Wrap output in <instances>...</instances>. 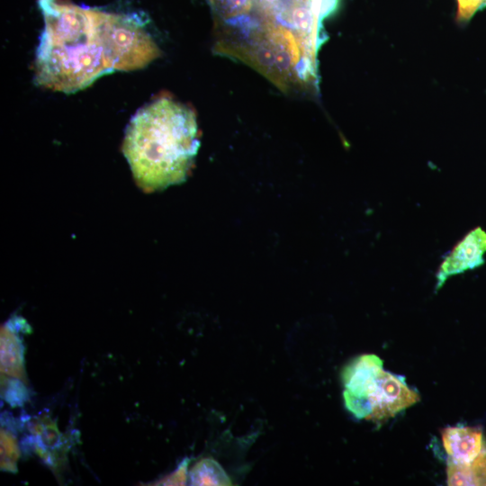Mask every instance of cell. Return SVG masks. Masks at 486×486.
Returning a JSON list of instances; mask_svg holds the SVG:
<instances>
[{"label": "cell", "mask_w": 486, "mask_h": 486, "mask_svg": "<svg viewBox=\"0 0 486 486\" xmlns=\"http://www.w3.org/2000/svg\"><path fill=\"white\" fill-rule=\"evenodd\" d=\"M194 112L166 96L140 108L127 126L122 152L138 185L151 192L184 181L200 140Z\"/></svg>", "instance_id": "cell-1"}, {"label": "cell", "mask_w": 486, "mask_h": 486, "mask_svg": "<svg viewBox=\"0 0 486 486\" xmlns=\"http://www.w3.org/2000/svg\"><path fill=\"white\" fill-rule=\"evenodd\" d=\"M39 4L44 20L34 62L39 86L70 94L112 72L96 9L60 0H40Z\"/></svg>", "instance_id": "cell-2"}, {"label": "cell", "mask_w": 486, "mask_h": 486, "mask_svg": "<svg viewBox=\"0 0 486 486\" xmlns=\"http://www.w3.org/2000/svg\"><path fill=\"white\" fill-rule=\"evenodd\" d=\"M96 17L112 72L140 69L159 57L157 43L136 18L98 9Z\"/></svg>", "instance_id": "cell-3"}, {"label": "cell", "mask_w": 486, "mask_h": 486, "mask_svg": "<svg viewBox=\"0 0 486 486\" xmlns=\"http://www.w3.org/2000/svg\"><path fill=\"white\" fill-rule=\"evenodd\" d=\"M382 360L374 354H363L341 371L346 409L356 418L368 419L371 410L368 396L378 374L383 370Z\"/></svg>", "instance_id": "cell-4"}, {"label": "cell", "mask_w": 486, "mask_h": 486, "mask_svg": "<svg viewBox=\"0 0 486 486\" xmlns=\"http://www.w3.org/2000/svg\"><path fill=\"white\" fill-rule=\"evenodd\" d=\"M419 400V393L407 384L404 376L382 370L368 397L371 414L367 420L382 425Z\"/></svg>", "instance_id": "cell-5"}, {"label": "cell", "mask_w": 486, "mask_h": 486, "mask_svg": "<svg viewBox=\"0 0 486 486\" xmlns=\"http://www.w3.org/2000/svg\"><path fill=\"white\" fill-rule=\"evenodd\" d=\"M486 253V231L481 227L470 230L443 258L436 274V290L453 275L481 266Z\"/></svg>", "instance_id": "cell-6"}, {"label": "cell", "mask_w": 486, "mask_h": 486, "mask_svg": "<svg viewBox=\"0 0 486 486\" xmlns=\"http://www.w3.org/2000/svg\"><path fill=\"white\" fill-rule=\"evenodd\" d=\"M443 447L448 458L459 463H471L482 452L486 441L480 428L447 427L441 430Z\"/></svg>", "instance_id": "cell-7"}, {"label": "cell", "mask_w": 486, "mask_h": 486, "mask_svg": "<svg viewBox=\"0 0 486 486\" xmlns=\"http://www.w3.org/2000/svg\"><path fill=\"white\" fill-rule=\"evenodd\" d=\"M20 332L22 331L10 320L1 328V373L25 380L24 346L18 336Z\"/></svg>", "instance_id": "cell-8"}, {"label": "cell", "mask_w": 486, "mask_h": 486, "mask_svg": "<svg viewBox=\"0 0 486 486\" xmlns=\"http://www.w3.org/2000/svg\"><path fill=\"white\" fill-rule=\"evenodd\" d=\"M446 482L449 486L486 485V443L471 463H459L447 458Z\"/></svg>", "instance_id": "cell-9"}, {"label": "cell", "mask_w": 486, "mask_h": 486, "mask_svg": "<svg viewBox=\"0 0 486 486\" xmlns=\"http://www.w3.org/2000/svg\"><path fill=\"white\" fill-rule=\"evenodd\" d=\"M191 485H232V481L213 458L206 457L196 462L189 472Z\"/></svg>", "instance_id": "cell-10"}, {"label": "cell", "mask_w": 486, "mask_h": 486, "mask_svg": "<svg viewBox=\"0 0 486 486\" xmlns=\"http://www.w3.org/2000/svg\"><path fill=\"white\" fill-rule=\"evenodd\" d=\"M1 470L17 472L16 462L20 455L18 442L14 435L8 429L1 428Z\"/></svg>", "instance_id": "cell-11"}, {"label": "cell", "mask_w": 486, "mask_h": 486, "mask_svg": "<svg viewBox=\"0 0 486 486\" xmlns=\"http://www.w3.org/2000/svg\"><path fill=\"white\" fill-rule=\"evenodd\" d=\"M214 9L224 21H229L250 13L253 0H210Z\"/></svg>", "instance_id": "cell-12"}, {"label": "cell", "mask_w": 486, "mask_h": 486, "mask_svg": "<svg viewBox=\"0 0 486 486\" xmlns=\"http://www.w3.org/2000/svg\"><path fill=\"white\" fill-rule=\"evenodd\" d=\"M4 399L13 408L22 406L29 399L24 383L18 378L5 379Z\"/></svg>", "instance_id": "cell-13"}, {"label": "cell", "mask_w": 486, "mask_h": 486, "mask_svg": "<svg viewBox=\"0 0 486 486\" xmlns=\"http://www.w3.org/2000/svg\"><path fill=\"white\" fill-rule=\"evenodd\" d=\"M190 460L184 458L178 467L170 474L157 482L156 485H184L187 482V468Z\"/></svg>", "instance_id": "cell-14"}, {"label": "cell", "mask_w": 486, "mask_h": 486, "mask_svg": "<svg viewBox=\"0 0 486 486\" xmlns=\"http://www.w3.org/2000/svg\"><path fill=\"white\" fill-rule=\"evenodd\" d=\"M483 3L484 0H457V20L469 21L479 9L483 7Z\"/></svg>", "instance_id": "cell-15"}, {"label": "cell", "mask_w": 486, "mask_h": 486, "mask_svg": "<svg viewBox=\"0 0 486 486\" xmlns=\"http://www.w3.org/2000/svg\"><path fill=\"white\" fill-rule=\"evenodd\" d=\"M483 7H486V0H484Z\"/></svg>", "instance_id": "cell-16"}]
</instances>
